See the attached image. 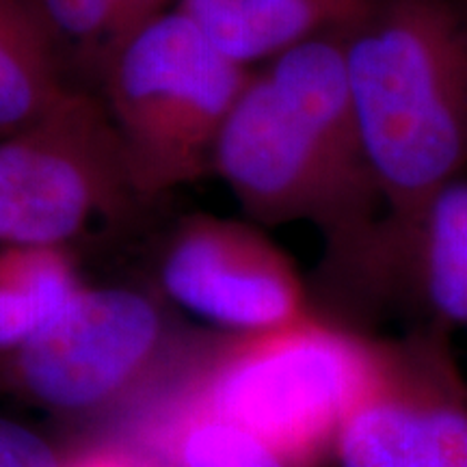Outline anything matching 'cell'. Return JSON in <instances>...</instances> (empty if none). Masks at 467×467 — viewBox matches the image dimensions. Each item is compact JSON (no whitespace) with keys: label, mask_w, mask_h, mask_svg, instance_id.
Masks as SVG:
<instances>
[{"label":"cell","mask_w":467,"mask_h":467,"mask_svg":"<svg viewBox=\"0 0 467 467\" xmlns=\"http://www.w3.org/2000/svg\"><path fill=\"white\" fill-rule=\"evenodd\" d=\"M213 173L260 225L309 223L340 247L383 213L350 98L342 31L254 67L213 151Z\"/></svg>","instance_id":"obj_1"},{"label":"cell","mask_w":467,"mask_h":467,"mask_svg":"<svg viewBox=\"0 0 467 467\" xmlns=\"http://www.w3.org/2000/svg\"><path fill=\"white\" fill-rule=\"evenodd\" d=\"M342 50L383 213H411L467 169V0H372Z\"/></svg>","instance_id":"obj_2"},{"label":"cell","mask_w":467,"mask_h":467,"mask_svg":"<svg viewBox=\"0 0 467 467\" xmlns=\"http://www.w3.org/2000/svg\"><path fill=\"white\" fill-rule=\"evenodd\" d=\"M385 364V340L314 309L254 336L192 350L169 388L265 437L307 467L334 459L337 437Z\"/></svg>","instance_id":"obj_3"},{"label":"cell","mask_w":467,"mask_h":467,"mask_svg":"<svg viewBox=\"0 0 467 467\" xmlns=\"http://www.w3.org/2000/svg\"><path fill=\"white\" fill-rule=\"evenodd\" d=\"M251 72L214 48L175 7L107 58L98 98L124 148L141 203L213 171L221 128Z\"/></svg>","instance_id":"obj_4"},{"label":"cell","mask_w":467,"mask_h":467,"mask_svg":"<svg viewBox=\"0 0 467 467\" xmlns=\"http://www.w3.org/2000/svg\"><path fill=\"white\" fill-rule=\"evenodd\" d=\"M191 355L156 295L83 284L44 331L0 358V392L61 418L98 420L159 394Z\"/></svg>","instance_id":"obj_5"},{"label":"cell","mask_w":467,"mask_h":467,"mask_svg":"<svg viewBox=\"0 0 467 467\" xmlns=\"http://www.w3.org/2000/svg\"><path fill=\"white\" fill-rule=\"evenodd\" d=\"M139 203L113 121L85 87L0 137V247L69 249Z\"/></svg>","instance_id":"obj_6"},{"label":"cell","mask_w":467,"mask_h":467,"mask_svg":"<svg viewBox=\"0 0 467 467\" xmlns=\"http://www.w3.org/2000/svg\"><path fill=\"white\" fill-rule=\"evenodd\" d=\"M156 279L162 299L223 336L265 334L317 309L295 262L260 227L208 213L169 232Z\"/></svg>","instance_id":"obj_7"},{"label":"cell","mask_w":467,"mask_h":467,"mask_svg":"<svg viewBox=\"0 0 467 467\" xmlns=\"http://www.w3.org/2000/svg\"><path fill=\"white\" fill-rule=\"evenodd\" d=\"M337 467H467V379L451 331L385 340L383 372L337 437Z\"/></svg>","instance_id":"obj_8"},{"label":"cell","mask_w":467,"mask_h":467,"mask_svg":"<svg viewBox=\"0 0 467 467\" xmlns=\"http://www.w3.org/2000/svg\"><path fill=\"white\" fill-rule=\"evenodd\" d=\"M327 271L353 299L399 306L424 325L467 327V180H454L416 210L381 213L336 249Z\"/></svg>","instance_id":"obj_9"},{"label":"cell","mask_w":467,"mask_h":467,"mask_svg":"<svg viewBox=\"0 0 467 467\" xmlns=\"http://www.w3.org/2000/svg\"><path fill=\"white\" fill-rule=\"evenodd\" d=\"M372 0H178L214 48L238 66L271 61L320 35L344 31Z\"/></svg>","instance_id":"obj_10"},{"label":"cell","mask_w":467,"mask_h":467,"mask_svg":"<svg viewBox=\"0 0 467 467\" xmlns=\"http://www.w3.org/2000/svg\"><path fill=\"white\" fill-rule=\"evenodd\" d=\"M132 437L162 467H307L236 420L165 388Z\"/></svg>","instance_id":"obj_11"},{"label":"cell","mask_w":467,"mask_h":467,"mask_svg":"<svg viewBox=\"0 0 467 467\" xmlns=\"http://www.w3.org/2000/svg\"><path fill=\"white\" fill-rule=\"evenodd\" d=\"M74 87L31 0H0V137L42 119Z\"/></svg>","instance_id":"obj_12"},{"label":"cell","mask_w":467,"mask_h":467,"mask_svg":"<svg viewBox=\"0 0 467 467\" xmlns=\"http://www.w3.org/2000/svg\"><path fill=\"white\" fill-rule=\"evenodd\" d=\"M83 284L69 249L0 247V358L44 331Z\"/></svg>","instance_id":"obj_13"},{"label":"cell","mask_w":467,"mask_h":467,"mask_svg":"<svg viewBox=\"0 0 467 467\" xmlns=\"http://www.w3.org/2000/svg\"><path fill=\"white\" fill-rule=\"evenodd\" d=\"M67 74L98 83L104 63L132 33L178 0H31Z\"/></svg>","instance_id":"obj_14"},{"label":"cell","mask_w":467,"mask_h":467,"mask_svg":"<svg viewBox=\"0 0 467 467\" xmlns=\"http://www.w3.org/2000/svg\"><path fill=\"white\" fill-rule=\"evenodd\" d=\"M69 451L0 413V467H66Z\"/></svg>","instance_id":"obj_15"},{"label":"cell","mask_w":467,"mask_h":467,"mask_svg":"<svg viewBox=\"0 0 467 467\" xmlns=\"http://www.w3.org/2000/svg\"><path fill=\"white\" fill-rule=\"evenodd\" d=\"M66 467H162L137 441L96 440L78 448H69Z\"/></svg>","instance_id":"obj_16"}]
</instances>
